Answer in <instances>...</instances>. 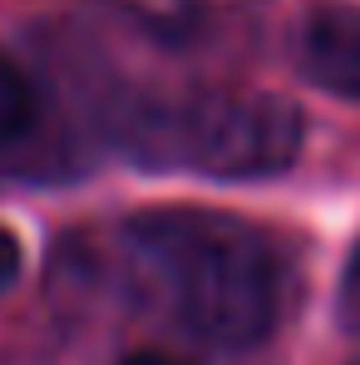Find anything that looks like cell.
<instances>
[{
	"mask_svg": "<svg viewBox=\"0 0 360 365\" xmlns=\"http://www.w3.org/2000/svg\"><path fill=\"white\" fill-rule=\"evenodd\" d=\"M123 247L148 297L187 336L242 351L277 331L287 267L267 232L227 212L158 207L123 222Z\"/></svg>",
	"mask_w": 360,
	"mask_h": 365,
	"instance_id": "obj_1",
	"label": "cell"
},
{
	"mask_svg": "<svg viewBox=\"0 0 360 365\" xmlns=\"http://www.w3.org/2000/svg\"><path fill=\"white\" fill-rule=\"evenodd\" d=\"M133 138V153L163 168H187L207 178H272L297 163L306 123L301 109L282 94L202 89L138 114Z\"/></svg>",
	"mask_w": 360,
	"mask_h": 365,
	"instance_id": "obj_2",
	"label": "cell"
},
{
	"mask_svg": "<svg viewBox=\"0 0 360 365\" xmlns=\"http://www.w3.org/2000/svg\"><path fill=\"white\" fill-rule=\"evenodd\" d=\"M301 74L341 99H360V5H316L297 35Z\"/></svg>",
	"mask_w": 360,
	"mask_h": 365,
	"instance_id": "obj_3",
	"label": "cell"
},
{
	"mask_svg": "<svg viewBox=\"0 0 360 365\" xmlns=\"http://www.w3.org/2000/svg\"><path fill=\"white\" fill-rule=\"evenodd\" d=\"M35 119V89L30 79L20 74V64L10 55H0V143L20 138Z\"/></svg>",
	"mask_w": 360,
	"mask_h": 365,
	"instance_id": "obj_4",
	"label": "cell"
},
{
	"mask_svg": "<svg viewBox=\"0 0 360 365\" xmlns=\"http://www.w3.org/2000/svg\"><path fill=\"white\" fill-rule=\"evenodd\" d=\"M336 321L360 336V242L351 247L346 267H341V287H336Z\"/></svg>",
	"mask_w": 360,
	"mask_h": 365,
	"instance_id": "obj_5",
	"label": "cell"
},
{
	"mask_svg": "<svg viewBox=\"0 0 360 365\" xmlns=\"http://www.w3.org/2000/svg\"><path fill=\"white\" fill-rule=\"evenodd\" d=\"M15 277H20V242L10 227H0V297L15 287Z\"/></svg>",
	"mask_w": 360,
	"mask_h": 365,
	"instance_id": "obj_6",
	"label": "cell"
},
{
	"mask_svg": "<svg viewBox=\"0 0 360 365\" xmlns=\"http://www.w3.org/2000/svg\"><path fill=\"white\" fill-rule=\"evenodd\" d=\"M123 365H182V361H168V356H128Z\"/></svg>",
	"mask_w": 360,
	"mask_h": 365,
	"instance_id": "obj_7",
	"label": "cell"
},
{
	"mask_svg": "<svg viewBox=\"0 0 360 365\" xmlns=\"http://www.w3.org/2000/svg\"><path fill=\"white\" fill-rule=\"evenodd\" d=\"M351 365H360V356H356V361H351Z\"/></svg>",
	"mask_w": 360,
	"mask_h": 365,
	"instance_id": "obj_8",
	"label": "cell"
}]
</instances>
